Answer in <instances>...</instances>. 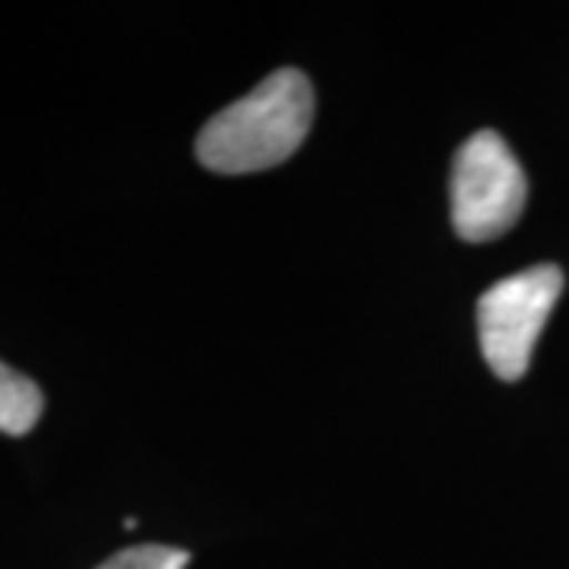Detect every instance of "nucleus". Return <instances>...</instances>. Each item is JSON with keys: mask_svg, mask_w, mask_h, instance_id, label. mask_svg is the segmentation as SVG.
I'll return each mask as SVG.
<instances>
[{"mask_svg": "<svg viewBox=\"0 0 569 569\" xmlns=\"http://www.w3.org/2000/svg\"><path fill=\"white\" fill-rule=\"evenodd\" d=\"M190 563V553L181 548H168V545H140V548H127L114 553L111 560H104L96 569H183Z\"/></svg>", "mask_w": 569, "mask_h": 569, "instance_id": "39448f33", "label": "nucleus"}, {"mask_svg": "<svg viewBox=\"0 0 569 569\" xmlns=\"http://www.w3.org/2000/svg\"><path fill=\"white\" fill-rule=\"evenodd\" d=\"M313 123V89L301 70L269 73L222 108L197 137V159L216 174H253L291 159Z\"/></svg>", "mask_w": 569, "mask_h": 569, "instance_id": "f257e3e1", "label": "nucleus"}, {"mask_svg": "<svg viewBox=\"0 0 569 569\" xmlns=\"http://www.w3.org/2000/svg\"><path fill=\"white\" fill-rule=\"evenodd\" d=\"M563 295V272L553 263L531 266L490 284L478 301L481 351L500 380H519L529 370L531 351Z\"/></svg>", "mask_w": 569, "mask_h": 569, "instance_id": "7ed1b4c3", "label": "nucleus"}, {"mask_svg": "<svg viewBox=\"0 0 569 569\" xmlns=\"http://www.w3.org/2000/svg\"><path fill=\"white\" fill-rule=\"evenodd\" d=\"M41 408L44 396L39 383L0 361V430L10 437H26L39 425Z\"/></svg>", "mask_w": 569, "mask_h": 569, "instance_id": "20e7f679", "label": "nucleus"}, {"mask_svg": "<svg viewBox=\"0 0 569 569\" xmlns=\"http://www.w3.org/2000/svg\"><path fill=\"white\" fill-rule=\"evenodd\" d=\"M529 197L522 164L509 152L507 140L493 130L468 137L456 152L449 174L452 228L462 241L485 244L507 234L519 222Z\"/></svg>", "mask_w": 569, "mask_h": 569, "instance_id": "f03ea898", "label": "nucleus"}]
</instances>
